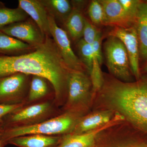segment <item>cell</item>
Wrapping results in <instances>:
<instances>
[{
  "mask_svg": "<svg viewBox=\"0 0 147 147\" xmlns=\"http://www.w3.org/2000/svg\"><path fill=\"white\" fill-rule=\"evenodd\" d=\"M69 69L66 66L52 37L32 52L16 56L0 55V78L16 73L41 76L53 86L59 100L67 91Z\"/></svg>",
  "mask_w": 147,
  "mask_h": 147,
  "instance_id": "6da1fadb",
  "label": "cell"
},
{
  "mask_svg": "<svg viewBox=\"0 0 147 147\" xmlns=\"http://www.w3.org/2000/svg\"><path fill=\"white\" fill-rule=\"evenodd\" d=\"M100 90L120 114L147 132V79L134 83L112 79L103 83Z\"/></svg>",
  "mask_w": 147,
  "mask_h": 147,
  "instance_id": "7a4b0ae2",
  "label": "cell"
},
{
  "mask_svg": "<svg viewBox=\"0 0 147 147\" xmlns=\"http://www.w3.org/2000/svg\"><path fill=\"white\" fill-rule=\"evenodd\" d=\"M76 117L69 113L33 124L7 127L0 131V140L7 142L12 138L31 134L56 136L67 132L76 126Z\"/></svg>",
  "mask_w": 147,
  "mask_h": 147,
  "instance_id": "3957f363",
  "label": "cell"
},
{
  "mask_svg": "<svg viewBox=\"0 0 147 147\" xmlns=\"http://www.w3.org/2000/svg\"><path fill=\"white\" fill-rule=\"evenodd\" d=\"M106 65L110 73L122 81H129L131 71L126 48L120 40L109 36L104 44Z\"/></svg>",
  "mask_w": 147,
  "mask_h": 147,
  "instance_id": "277c9868",
  "label": "cell"
},
{
  "mask_svg": "<svg viewBox=\"0 0 147 147\" xmlns=\"http://www.w3.org/2000/svg\"><path fill=\"white\" fill-rule=\"evenodd\" d=\"M30 76L18 73L0 78V105L22 103L28 93Z\"/></svg>",
  "mask_w": 147,
  "mask_h": 147,
  "instance_id": "5b68a950",
  "label": "cell"
},
{
  "mask_svg": "<svg viewBox=\"0 0 147 147\" xmlns=\"http://www.w3.org/2000/svg\"><path fill=\"white\" fill-rule=\"evenodd\" d=\"M50 34L67 67L70 70L84 72L86 67L72 50L68 34L48 15Z\"/></svg>",
  "mask_w": 147,
  "mask_h": 147,
  "instance_id": "8992f818",
  "label": "cell"
},
{
  "mask_svg": "<svg viewBox=\"0 0 147 147\" xmlns=\"http://www.w3.org/2000/svg\"><path fill=\"white\" fill-rule=\"evenodd\" d=\"M0 31L34 47L42 44L46 38L30 18L7 25L0 29Z\"/></svg>",
  "mask_w": 147,
  "mask_h": 147,
  "instance_id": "52a82bcc",
  "label": "cell"
},
{
  "mask_svg": "<svg viewBox=\"0 0 147 147\" xmlns=\"http://www.w3.org/2000/svg\"><path fill=\"white\" fill-rule=\"evenodd\" d=\"M109 36L116 37L123 43L128 54L132 74L136 79H140L139 43L135 25L129 27H115L109 33Z\"/></svg>",
  "mask_w": 147,
  "mask_h": 147,
  "instance_id": "ba28073f",
  "label": "cell"
},
{
  "mask_svg": "<svg viewBox=\"0 0 147 147\" xmlns=\"http://www.w3.org/2000/svg\"><path fill=\"white\" fill-rule=\"evenodd\" d=\"M52 109L50 102H45L21 108L6 116L7 127L25 125L39 123L48 115Z\"/></svg>",
  "mask_w": 147,
  "mask_h": 147,
  "instance_id": "9c48e42d",
  "label": "cell"
},
{
  "mask_svg": "<svg viewBox=\"0 0 147 147\" xmlns=\"http://www.w3.org/2000/svg\"><path fill=\"white\" fill-rule=\"evenodd\" d=\"M91 87V80L84 72L69 70L67 79L69 107H76L82 104L88 96Z\"/></svg>",
  "mask_w": 147,
  "mask_h": 147,
  "instance_id": "30bf717a",
  "label": "cell"
},
{
  "mask_svg": "<svg viewBox=\"0 0 147 147\" xmlns=\"http://www.w3.org/2000/svg\"><path fill=\"white\" fill-rule=\"evenodd\" d=\"M124 119L123 116L118 113L109 123L98 128L84 133L69 135L64 139L59 147H92L100 132Z\"/></svg>",
  "mask_w": 147,
  "mask_h": 147,
  "instance_id": "8fae6325",
  "label": "cell"
},
{
  "mask_svg": "<svg viewBox=\"0 0 147 147\" xmlns=\"http://www.w3.org/2000/svg\"><path fill=\"white\" fill-rule=\"evenodd\" d=\"M105 14L104 25L115 27H129L135 23L125 13L119 0L99 1Z\"/></svg>",
  "mask_w": 147,
  "mask_h": 147,
  "instance_id": "7c38bea8",
  "label": "cell"
},
{
  "mask_svg": "<svg viewBox=\"0 0 147 147\" xmlns=\"http://www.w3.org/2000/svg\"><path fill=\"white\" fill-rule=\"evenodd\" d=\"M18 3V7L32 19L44 35L51 37L48 14L40 0H19Z\"/></svg>",
  "mask_w": 147,
  "mask_h": 147,
  "instance_id": "4fadbf2b",
  "label": "cell"
},
{
  "mask_svg": "<svg viewBox=\"0 0 147 147\" xmlns=\"http://www.w3.org/2000/svg\"><path fill=\"white\" fill-rule=\"evenodd\" d=\"M36 48L0 31V55L19 56L32 52Z\"/></svg>",
  "mask_w": 147,
  "mask_h": 147,
  "instance_id": "5bb4252c",
  "label": "cell"
},
{
  "mask_svg": "<svg viewBox=\"0 0 147 147\" xmlns=\"http://www.w3.org/2000/svg\"><path fill=\"white\" fill-rule=\"evenodd\" d=\"M139 40L140 60L147 61V1L140 3L137 12L136 23Z\"/></svg>",
  "mask_w": 147,
  "mask_h": 147,
  "instance_id": "9a60e30c",
  "label": "cell"
},
{
  "mask_svg": "<svg viewBox=\"0 0 147 147\" xmlns=\"http://www.w3.org/2000/svg\"><path fill=\"white\" fill-rule=\"evenodd\" d=\"M59 137L31 134L15 137L7 142L19 147H53L59 142Z\"/></svg>",
  "mask_w": 147,
  "mask_h": 147,
  "instance_id": "2e32d148",
  "label": "cell"
},
{
  "mask_svg": "<svg viewBox=\"0 0 147 147\" xmlns=\"http://www.w3.org/2000/svg\"><path fill=\"white\" fill-rule=\"evenodd\" d=\"M48 15L56 21L64 25L72 10V5L67 0H40Z\"/></svg>",
  "mask_w": 147,
  "mask_h": 147,
  "instance_id": "e0dca14e",
  "label": "cell"
},
{
  "mask_svg": "<svg viewBox=\"0 0 147 147\" xmlns=\"http://www.w3.org/2000/svg\"><path fill=\"white\" fill-rule=\"evenodd\" d=\"M85 20L82 11L72 5V10L64 25L67 34L74 41H79L83 36Z\"/></svg>",
  "mask_w": 147,
  "mask_h": 147,
  "instance_id": "ac0fdd59",
  "label": "cell"
},
{
  "mask_svg": "<svg viewBox=\"0 0 147 147\" xmlns=\"http://www.w3.org/2000/svg\"><path fill=\"white\" fill-rule=\"evenodd\" d=\"M112 119L108 113H100L93 114L79 122L75 127V134H80L91 131L105 125Z\"/></svg>",
  "mask_w": 147,
  "mask_h": 147,
  "instance_id": "d6986e66",
  "label": "cell"
},
{
  "mask_svg": "<svg viewBox=\"0 0 147 147\" xmlns=\"http://www.w3.org/2000/svg\"><path fill=\"white\" fill-rule=\"evenodd\" d=\"M29 16L19 7L9 8L0 2V29L13 23L25 21Z\"/></svg>",
  "mask_w": 147,
  "mask_h": 147,
  "instance_id": "ffe728a7",
  "label": "cell"
},
{
  "mask_svg": "<svg viewBox=\"0 0 147 147\" xmlns=\"http://www.w3.org/2000/svg\"><path fill=\"white\" fill-rule=\"evenodd\" d=\"M47 79L41 76H32L28 93L29 102H34L47 95L49 92Z\"/></svg>",
  "mask_w": 147,
  "mask_h": 147,
  "instance_id": "44dd1931",
  "label": "cell"
},
{
  "mask_svg": "<svg viewBox=\"0 0 147 147\" xmlns=\"http://www.w3.org/2000/svg\"><path fill=\"white\" fill-rule=\"evenodd\" d=\"M77 48L80 57L79 59L90 73L95 58L92 45L85 42L83 38H81L77 42Z\"/></svg>",
  "mask_w": 147,
  "mask_h": 147,
  "instance_id": "7402d4cb",
  "label": "cell"
},
{
  "mask_svg": "<svg viewBox=\"0 0 147 147\" xmlns=\"http://www.w3.org/2000/svg\"><path fill=\"white\" fill-rule=\"evenodd\" d=\"M89 16L94 24L104 25L105 14L101 4L99 1H92L88 8Z\"/></svg>",
  "mask_w": 147,
  "mask_h": 147,
  "instance_id": "603a6c76",
  "label": "cell"
},
{
  "mask_svg": "<svg viewBox=\"0 0 147 147\" xmlns=\"http://www.w3.org/2000/svg\"><path fill=\"white\" fill-rule=\"evenodd\" d=\"M100 66L97 59L95 57L92 68L90 73L92 90L94 92L100 90L104 82Z\"/></svg>",
  "mask_w": 147,
  "mask_h": 147,
  "instance_id": "cb8c5ba5",
  "label": "cell"
},
{
  "mask_svg": "<svg viewBox=\"0 0 147 147\" xmlns=\"http://www.w3.org/2000/svg\"><path fill=\"white\" fill-rule=\"evenodd\" d=\"M125 13L136 23L139 6L142 1L139 0H119Z\"/></svg>",
  "mask_w": 147,
  "mask_h": 147,
  "instance_id": "d4e9b609",
  "label": "cell"
},
{
  "mask_svg": "<svg viewBox=\"0 0 147 147\" xmlns=\"http://www.w3.org/2000/svg\"><path fill=\"white\" fill-rule=\"evenodd\" d=\"M99 31L94 25L85 18V25L83 33V39L85 42L92 45L97 36Z\"/></svg>",
  "mask_w": 147,
  "mask_h": 147,
  "instance_id": "484cf974",
  "label": "cell"
},
{
  "mask_svg": "<svg viewBox=\"0 0 147 147\" xmlns=\"http://www.w3.org/2000/svg\"><path fill=\"white\" fill-rule=\"evenodd\" d=\"M102 38V34L99 31L98 34L96 38L91 45L94 53L95 57L97 59L100 65L102 64V61L101 46Z\"/></svg>",
  "mask_w": 147,
  "mask_h": 147,
  "instance_id": "4316f807",
  "label": "cell"
},
{
  "mask_svg": "<svg viewBox=\"0 0 147 147\" xmlns=\"http://www.w3.org/2000/svg\"><path fill=\"white\" fill-rule=\"evenodd\" d=\"M23 103L14 105H0V122L6 116L22 108Z\"/></svg>",
  "mask_w": 147,
  "mask_h": 147,
  "instance_id": "83f0119b",
  "label": "cell"
},
{
  "mask_svg": "<svg viewBox=\"0 0 147 147\" xmlns=\"http://www.w3.org/2000/svg\"><path fill=\"white\" fill-rule=\"evenodd\" d=\"M143 71L147 73V61L146 62V64H145L144 67L143 68Z\"/></svg>",
  "mask_w": 147,
  "mask_h": 147,
  "instance_id": "f1b7e54d",
  "label": "cell"
},
{
  "mask_svg": "<svg viewBox=\"0 0 147 147\" xmlns=\"http://www.w3.org/2000/svg\"><path fill=\"white\" fill-rule=\"evenodd\" d=\"M1 140H0V147H1Z\"/></svg>",
  "mask_w": 147,
  "mask_h": 147,
  "instance_id": "f546056e",
  "label": "cell"
}]
</instances>
